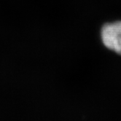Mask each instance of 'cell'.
Masks as SVG:
<instances>
[{"label":"cell","instance_id":"cell-1","mask_svg":"<svg viewBox=\"0 0 121 121\" xmlns=\"http://www.w3.org/2000/svg\"><path fill=\"white\" fill-rule=\"evenodd\" d=\"M101 37L108 49L121 55V21L105 24L102 27Z\"/></svg>","mask_w":121,"mask_h":121}]
</instances>
